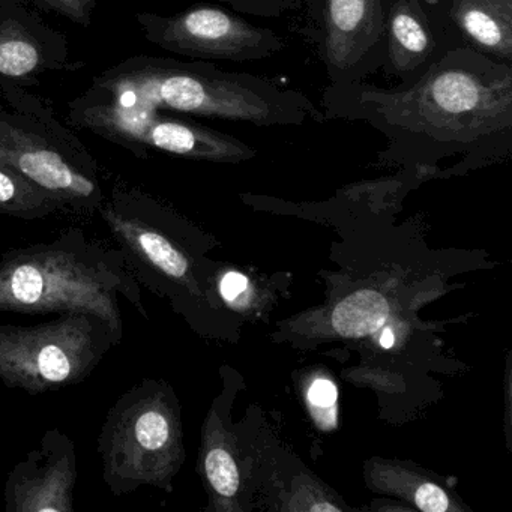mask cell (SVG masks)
I'll list each match as a JSON object with an SVG mask.
<instances>
[{
	"label": "cell",
	"mask_w": 512,
	"mask_h": 512,
	"mask_svg": "<svg viewBox=\"0 0 512 512\" xmlns=\"http://www.w3.org/2000/svg\"><path fill=\"white\" fill-rule=\"evenodd\" d=\"M415 502L425 512H445L451 508L445 491L436 484H422L416 490Z\"/></svg>",
	"instance_id": "cell-20"
},
{
	"label": "cell",
	"mask_w": 512,
	"mask_h": 512,
	"mask_svg": "<svg viewBox=\"0 0 512 512\" xmlns=\"http://www.w3.org/2000/svg\"><path fill=\"white\" fill-rule=\"evenodd\" d=\"M98 214L136 280L154 292L190 286L193 259L176 238L169 209L139 188L115 185Z\"/></svg>",
	"instance_id": "cell-8"
},
{
	"label": "cell",
	"mask_w": 512,
	"mask_h": 512,
	"mask_svg": "<svg viewBox=\"0 0 512 512\" xmlns=\"http://www.w3.org/2000/svg\"><path fill=\"white\" fill-rule=\"evenodd\" d=\"M103 481L115 496L142 487L169 490L178 469L181 430L172 392L143 379L115 401L98 436Z\"/></svg>",
	"instance_id": "cell-5"
},
{
	"label": "cell",
	"mask_w": 512,
	"mask_h": 512,
	"mask_svg": "<svg viewBox=\"0 0 512 512\" xmlns=\"http://www.w3.org/2000/svg\"><path fill=\"white\" fill-rule=\"evenodd\" d=\"M388 313V302L380 293L361 290L337 305L332 313V325L343 337H364L376 332Z\"/></svg>",
	"instance_id": "cell-16"
},
{
	"label": "cell",
	"mask_w": 512,
	"mask_h": 512,
	"mask_svg": "<svg viewBox=\"0 0 512 512\" xmlns=\"http://www.w3.org/2000/svg\"><path fill=\"white\" fill-rule=\"evenodd\" d=\"M58 211H65L64 205L52 194L13 167L0 163V214L32 221Z\"/></svg>",
	"instance_id": "cell-15"
},
{
	"label": "cell",
	"mask_w": 512,
	"mask_h": 512,
	"mask_svg": "<svg viewBox=\"0 0 512 512\" xmlns=\"http://www.w3.org/2000/svg\"><path fill=\"white\" fill-rule=\"evenodd\" d=\"M248 278L242 275L241 272H229L224 275L220 284L221 295L227 301H236L242 293L247 292Z\"/></svg>",
	"instance_id": "cell-22"
},
{
	"label": "cell",
	"mask_w": 512,
	"mask_h": 512,
	"mask_svg": "<svg viewBox=\"0 0 512 512\" xmlns=\"http://www.w3.org/2000/svg\"><path fill=\"white\" fill-rule=\"evenodd\" d=\"M203 470L209 485L223 497L235 496L239 487V472L232 455L220 446H211L203 458Z\"/></svg>",
	"instance_id": "cell-17"
},
{
	"label": "cell",
	"mask_w": 512,
	"mask_h": 512,
	"mask_svg": "<svg viewBox=\"0 0 512 512\" xmlns=\"http://www.w3.org/2000/svg\"><path fill=\"white\" fill-rule=\"evenodd\" d=\"M220 4L229 5L239 14H248L256 17H281L290 11L301 8L299 0H211Z\"/></svg>",
	"instance_id": "cell-19"
},
{
	"label": "cell",
	"mask_w": 512,
	"mask_h": 512,
	"mask_svg": "<svg viewBox=\"0 0 512 512\" xmlns=\"http://www.w3.org/2000/svg\"><path fill=\"white\" fill-rule=\"evenodd\" d=\"M77 476L76 443L59 428H49L8 475L5 511L73 512Z\"/></svg>",
	"instance_id": "cell-12"
},
{
	"label": "cell",
	"mask_w": 512,
	"mask_h": 512,
	"mask_svg": "<svg viewBox=\"0 0 512 512\" xmlns=\"http://www.w3.org/2000/svg\"><path fill=\"white\" fill-rule=\"evenodd\" d=\"M0 2H4V0H0ZM23 2H28V0H23Z\"/></svg>",
	"instance_id": "cell-26"
},
{
	"label": "cell",
	"mask_w": 512,
	"mask_h": 512,
	"mask_svg": "<svg viewBox=\"0 0 512 512\" xmlns=\"http://www.w3.org/2000/svg\"><path fill=\"white\" fill-rule=\"evenodd\" d=\"M322 113L374 128L388 140L385 160L428 166L458 154L499 158L512 148V65L463 47L410 88L329 85Z\"/></svg>",
	"instance_id": "cell-1"
},
{
	"label": "cell",
	"mask_w": 512,
	"mask_h": 512,
	"mask_svg": "<svg viewBox=\"0 0 512 512\" xmlns=\"http://www.w3.org/2000/svg\"><path fill=\"white\" fill-rule=\"evenodd\" d=\"M121 296L148 317L139 281L121 250L80 229L0 257V313H91L124 335Z\"/></svg>",
	"instance_id": "cell-3"
},
{
	"label": "cell",
	"mask_w": 512,
	"mask_h": 512,
	"mask_svg": "<svg viewBox=\"0 0 512 512\" xmlns=\"http://www.w3.org/2000/svg\"><path fill=\"white\" fill-rule=\"evenodd\" d=\"M391 0H310L329 85L365 82L380 71Z\"/></svg>",
	"instance_id": "cell-10"
},
{
	"label": "cell",
	"mask_w": 512,
	"mask_h": 512,
	"mask_svg": "<svg viewBox=\"0 0 512 512\" xmlns=\"http://www.w3.org/2000/svg\"><path fill=\"white\" fill-rule=\"evenodd\" d=\"M395 337L394 332L391 329H385L383 334L380 335V346L385 347V349H391L394 346Z\"/></svg>",
	"instance_id": "cell-23"
},
{
	"label": "cell",
	"mask_w": 512,
	"mask_h": 512,
	"mask_svg": "<svg viewBox=\"0 0 512 512\" xmlns=\"http://www.w3.org/2000/svg\"><path fill=\"white\" fill-rule=\"evenodd\" d=\"M122 338L91 313L59 314L40 325H0V380L31 395L79 385Z\"/></svg>",
	"instance_id": "cell-6"
},
{
	"label": "cell",
	"mask_w": 512,
	"mask_h": 512,
	"mask_svg": "<svg viewBox=\"0 0 512 512\" xmlns=\"http://www.w3.org/2000/svg\"><path fill=\"white\" fill-rule=\"evenodd\" d=\"M29 2H0V79L23 88L37 85L50 73L77 71L83 62H73L67 38L50 28Z\"/></svg>",
	"instance_id": "cell-13"
},
{
	"label": "cell",
	"mask_w": 512,
	"mask_h": 512,
	"mask_svg": "<svg viewBox=\"0 0 512 512\" xmlns=\"http://www.w3.org/2000/svg\"><path fill=\"white\" fill-rule=\"evenodd\" d=\"M0 163L13 167L74 214H95L106 199L100 166L47 101L0 79Z\"/></svg>",
	"instance_id": "cell-4"
},
{
	"label": "cell",
	"mask_w": 512,
	"mask_h": 512,
	"mask_svg": "<svg viewBox=\"0 0 512 512\" xmlns=\"http://www.w3.org/2000/svg\"><path fill=\"white\" fill-rule=\"evenodd\" d=\"M85 94L119 106L256 127L326 121L322 110L302 92L253 74L223 71L211 62L134 56L95 77Z\"/></svg>",
	"instance_id": "cell-2"
},
{
	"label": "cell",
	"mask_w": 512,
	"mask_h": 512,
	"mask_svg": "<svg viewBox=\"0 0 512 512\" xmlns=\"http://www.w3.org/2000/svg\"><path fill=\"white\" fill-rule=\"evenodd\" d=\"M308 400L317 409H331L337 403V386L328 379L314 380L308 391Z\"/></svg>",
	"instance_id": "cell-21"
},
{
	"label": "cell",
	"mask_w": 512,
	"mask_h": 512,
	"mask_svg": "<svg viewBox=\"0 0 512 512\" xmlns=\"http://www.w3.org/2000/svg\"><path fill=\"white\" fill-rule=\"evenodd\" d=\"M29 4L56 16L65 17L70 22L89 28L92 25L97 0H28Z\"/></svg>",
	"instance_id": "cell-18"
},
{
	"label": "cell",
	"mask_w": 512,
	"mask_h": 512,
	"mask_svg": "<svg viewBox=\"0 0 512 512\" xmlns=\"http://www.w3.org/2000/svg\"><path fill=\"white\" fill-rule=\"evenodd\" d=\"M311 511H340V508L331 505V503H317V505L311 506Z\"/></svg>",
	"instance_id": "cell-24"
},
{
	"label": "cell",
	"mask_w": 512,
	"mask_h": 512,
	"mask_svg": "<svg viewBox=\"0 0 512 512\" xmlns=\"http://www.w3.org/2000/svg\"><path fill=\"white\" fill-rule=\"evenodd\" d=\"M136 22L149 43L200 61L254 62L286 49L277 32L245 22L217 7H194L173 16L137 13Z\"/></svg>",
	"instance_id": "cell-9"
},
{
	"label": "cell",
	"mask_w": 512,
	"mask_h": 512,
	"mask_svg": "<svg viewBox=\"0 0 512 512\" xmlns=\"http://www.w3.org/2000/svg\"><path fill=\"white\" fill-rule=\"evenodd\" d=\"M463 47L446 0H391L380 71L400 80L398 88H410L440 59Z\"/></svg>",
	"instance_id": "cell-11"
},
{
	"label": "cell",
	"mask_w": 512,
	"mask_h": 512,
	"mask_svg": "<svg viewBox=\"0 0 512 512\" xmlns=\"http://www.w3.org/2000/svg\"><path fill=\"white\" fill-rule=\"evenodd\" d=\"M68 124L91 131L139 157H145L148 149L212 163H239L256 155L250 145L230 134L170 118L164 112L119 106L88 94L68 104Z\"/></svg>",
	"instance_id": "cell-7"
},
{
	"label": "cell",
	"mask_w": 512,
	"mask_h": 512,
	"mask_svg": "<svg viewBox=\"0 0 512 512\" xmlns=\"http://www.w3.org/2000/svg\"><path fill=\"white\" fill-rule=\"evenodd\" d=\"M446 4L467 47L512 65V5L502 0H446Z\"/></svg>",
	"instance_id": "cell-14"
},
{
	"label": "cell",
	"mask_w": 512,
	"mask_h": 512,
	"mask_svg": "<svg viewBox=\"0 0 512 512\" xmlns=\"http://www.w3.org/2000/svg\"><path fill=\"white\" fill-rule=\"evenodd\" d=\"M502 2H505V4L512 5V0H502Z\"/></svg>",
	"instance_id": "cell-25"
}]
</instances>
